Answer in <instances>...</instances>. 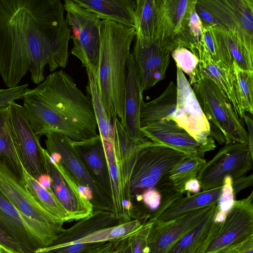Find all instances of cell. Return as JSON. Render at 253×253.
Wrapping results in <instances>:
<instances>
[{
    "instance_id": "22",
    "label": "cell",
    "mask_w": 253,
    "mask_h": 253,
    "mask_svg": "<svg viewBox=\"0 0 253 253\" xmlns=\"http://www.w3.org/2000/svg\"><path fill=\"white\" fill-rule=\"evenodd\" d=\"M136 67L130 52L126 62L124 129L129 138L135 143L142 141L140 126V110L143 101Z\"/></svg>"
},
{
    "instance_id": "4",
    "label": "cell",
    "mask_w": 253,
    "mask_h": 253,
    "mask_svg": "<svg viewBox=\"0 0 253 253\" xmlns=\"http://www.w3.org/2000/svg\"><path fill=\"white\" fill-rule=\"evenodd\" d=\"M200 106L211 126V133L222 135L225 143L249 144L244 122L237 116L223 92L211 80L201 78L190 84Z\"/></svg>"
},
{
    "instance_id": "11",
    "label": "cell",
    "mask_w": 253,
    "mask_h": 253,
    "mask_svg": "<svg viewBox=\"0 0 253 253\" xmlns=\"http://www.w3.org/2000/svg\"><path fill=\"white\" fill-rule=\"evenodd\" d=\"M42 156L45 173L50 179V190L73 220L91 215L92 205L81 192L72 177L59 162L53 161L46 149Z\"/></svg>"
},
{
    "instance_id": "10",
    "label": "cell",
    "mask_w": 253,
    "mask_h": 253,
    "mask_svg": "<svg viewBox=\"0 0 253 253\" xmlns=\"http://www.w3.org/2000/svg\"><path fill=\"white\" fill-rule=\"evenodd\" d=\"M8 107L11 133L19 160L28 173L37 179L45 173L40 137L32 130L23 106L12 101Z\"/></svg>"
},
{
    "instance_id": "13",
    "label": "cell",
    "mask_w": 253,
    "mask_h": 253,
    "mask_svg": "<svg viewBox=\"0 0 253 253\" xmlns=\"http://www.w3.org/2000/svg\"><path fill=\"white\" fill-rule=\"evenodd\" d=\"M176 107L173 120L200 143L212 139L211 126L192 87L180 69L176 68Z\"/></svg>"
},
{
    "instance_id": "25",
    "label": "cell",
    "mask_w": 253,
    "mask_h": 253,
    "mask_svg": "<svg viewBox=\"0 0 253 253\" xmlns=\"http://www.w3.org/2000/svg\"><path fill=\"white\" fill-rule=\"evenodd\" d=\"M74 144L93 179L103 192L111 200L107 162L102 139L99 134L83 141H74Z\"/></svg>"
},
{
    "instance_id": "18",
    "label": "cell",
    "mask_w": 253,
    "mask_h": 253,
    "mask_svg": "<svg viewBox=\"0 0 253 253\" xmlns=\"http://www.w3.org/2000/svg\"><path fill=\"white\" fill-rule=\"evenodd\" d=\"M141 131L144 138L154 143L202 158L207 152L216 147L213 139L205 143L199 142L172 120L152 123L141 127Z\"/></svg>"
},
{
    "instance_id": "49",
    "label": "cell",
    "mask_w": 253,
    "mask_h": 253,
    "mask_svg": "<svg viewBox=\"0 0 253 253\" xmlns=\"http://www.w3.org/2000/svg\"><path fill=\"white\" fill-rule=\"evenodd\" d=\"M201 189L200 184L196 178H193L187 182L185 186V193L190 195L191 193L196 194L200 192Z\"/></svg>"
},
{
    "instance_id": "14",
    "label": "cell",
    "mask_w": 253,
    "mask_h": 253,
    "mask_svg": "<svg viewBox=\"0 0 253 253\" xmlns=\"http://www.w3.org/2000/svg\"><path fill=\"white\" fill-rule=\"evenodd\" d=\"M216 206L198 209L168 221L153 222L145 253H167L186 233L213 211Z\"/></svg>"
},
{
    "instance_id": "45",
    "label": "cell",
    "mask_w": 253,
    "mask_h": 253,
    "mask_svg": "<svg viewBox=\"0 0 253 253\" xmlns=\"http://www.w3.org/2000/svg\"><path fill=\"white\" fill-rule=\"evenodd\" d=\"M203 42L212 60L214 62L218 61L215 42L211 28L207 29L204 28Z\"/></svg>"
},
{
    "instance_id": "23",
    "label": "cell",
    "mask_w": 253,
    "mask_h": 253,
    "mask_svg": "<svg viewBox=\"0 0 253 253\" xmlns=\"http://www.w3.org/2000/svg\"><path fill=\"white\" fill-rule=\"evenodd\" d=\"M218 59L228 69L234 71V64L240 68L253 71V51L232 31L211 28Z\"/></svg>"
},
{
    "instance_id": "5",
    "label": "cell",
    "mask_w": 253,
    "mask_h": 253,
    "mask_svg": "<svg viewBox=\"0 0 253 253\" xmlns=\"http://www.w3.org/2000/svg\"><path fill=\"white\" fill-rule=\"evenodd\" d=\"M46 150L51 159L66 169L81 193L91 203L94 210L113 212L111 199L101 190L80 157L74 141L50 132L45 135Z\"/></svg>"
},
{
    "instance_id": "19",
    "label": "cell",
    "mask_w": 253,
    "mask_h": 253,
    "mask_svg": "<svg viewBox=\"0 0 253 253\" xmlns=\"http://www.w3.org/2000/svg\"><path fill=\"white\" fill-rule=\"evenodd\" d=\"M102 142L110 178L113 212L118 224L126 223L131 220L132 194L125 182L119 148L114 135Z\"/></svg>"
},
{
    "instance_id": "31",
    "label": "cell",
    "mask_w": 253,
    "mask_h": 253,
    "mask_svg": "<svg viewBox=\"0 0 253 253\" xmlns=\"http://www.w3.org/2000/svg\"><path fill=\"white\" fill-rule=\"evenodd\" d=\"M222 189V186L177 199L171 204L156 220L168 221L193 210L216 205L220 197Z\"/></svg>"
},
{
    "instance_id": "29",
    "label": "cell",
    "mask_w": 253,
    "mask_h": 253,
    "mask_svg": "<svg viewBox=\"0 0 253 253\" xmlns=\"http://www.w3.org/2000/svg\"><path fill=\"white\" fill-rule=\"evenodd\" d=\"M159 6V0H135V41L142 46L155 42Z\"/></svg>"
},
{
    "instance_id": "47",
    "label": "cell",
    "mask_w": 253,
    "mask_h": 253,
    "mask_svg": "<svg viewBox=\"0 0 253 253\" xmlns=\"http://www.w3.org/2000/svg\"><path fill=\"white\" fill-rule=\"evenodd\" d=\"M253 184V174L251 173L248 176H242L235 180L232 181V187L235 196L240 191L252 186Z\"/></svg>"
},
{
    "instance_id": "36",
    "label": "cell",
    "mask_w": 253,
    "mask_h": 253,
    "mask_svg": "<svg viewBox=\"0 0 253 253\" xmlns=\"http://www.w3.org/2000/svg\"><path fill=\"white\" fill-rule=\"evenodd\" d=\"M142 224L139 220L134 219L126 223L96 231L81 239L76 244H98L126 239L137 232Z\"/></svg>"
},
{
    "instance_id": "50",
    "label": "cell",
    "mask_w": 253,
    "mask_h": 253,
    "mask_svg": "<svg viewBox=\"0 0 253 253\" xmlns=\"http://www.w3.org/2000/svg\"><path fill=\"white\" fill-rule=\"evenodd\" d=\"M37 180L42 187L50 190V179L47 174H43Z\"/></svg>"
},
{
    "instance_id": "17",
    "label": "cell",
    "mask_w": 253,
    "mask_h": 253,
    "mask_svg": "<svg viewBox=\"0 0 253 253\" xmlns=\"http://www.w3.org/2000/svg\"><path fill=\"white\" fill-rule=\"evenodd\" d=\"M0 190L20 212L39 221L63 229L64 221L43 209L28 191L22 181L0 159Z\"/></svg>"
},
{
    "instance_id": "48",
    "label": "cell",
    "mask_w": 253,
    "mask_h": 253,
    "mask_svg": "<svg viewBox=\"0 0 253 253\" xmlns=\"http://www.w3.org/2000/svg\"><path fill=\"white\" fill-rule=\"evenodd\" d=\"M243 121L246 123L248 130L249 138L248 146L251 153L253 155V122L252 118L248 114L245 113L243 118Z\"/></svg>"
},
{
    "instance_id": "28",
    "label": "cell",
    "mask_w": 253,
    "mask_h": 253,
    "mask_svg": "<svg viewBox=\"0 0 253 253\" xmlns=\"http://www.w3.org/2000/svg\"><path fill=\"white\" fill-rule=\"evenodd\" d=\"M215 210L186 233L167 253H205L221 223L214 221Z\"/></svg>"
},
{
    "instance_id": "6",
    "label": "cell",
    "mask_w": 253,
    "mask_h": 253,
    "mask_svg": "<svg viewBox=\"0 0 253 253\" xmlns=\"http://www.w3.org/2000/svg\"><path fill=\"white\" fill-rule=\"evenodd\" d=\"M0 229L26 253L50 245L64 229L35 220L18 211L0 190Z\"/></svg>"
},
{
    "instance_id": "53",
    "label": "cell",
    "mask_w": 253,
    "mask_h": 253,
    "mask_svg": "<svg viewBox=\"0 0 253 253\" xmlns=\"http://www.w3.org/2000/svg\"><path fill=\"white\" fill-rule=\"evenodd\" d=\"M5 89H0V93L3 92V91H4Z\"/></svg>"
},
{
    "instance_id": "20",
    "label": "cell",
    "mask_w": 253,
    "mask_h": 253,
    "mask_svg": "<svg viewBox=\"0 0 253 253\" xmlns=\"http://www.w3.org/2000/svg\"><path fill=\"white\" fill-rule=\"evenodd\" d=\"M199 63L195 69L190 84L195 80L207 78L212 80L223 92L237 116L243 121V109L237 82L232 71L218 61L214 62L206 48L197 57Z\"/></svg>"
},
{
    "instance_id": "8",
    "label": "cell",
    "mask_w": 253,
    "mask_h": 253,
    "mask_svg": "<svg viewBox=\"0 0 253 253\" xmlns=\"http://www.w3.org/2000/svg\"><path fill=\"white\" fill-rule=\"evenodd\" d=\"M63 5L73 42L71 53L81 61L83 67L95 74L99 64L101 20L74 0H65Z\"/></svg>"
},
{
    "instance_id": "32",
    "label": "cell",
    "mask_w": 253,
    "mask_h": 253,
    "mask_svg": "<svg viewBox=\"0 0 253 253\" xmlns=\"http://www.w3.org/2000/svg\"><path fill=\"white\" fill-rule=\"evenodd\" d=\"M0 159L22 181L23 168L11 133L8 104L0 107Z\"/></svg>"
},
{
    "instance_id": "46",
    "label": "cell",
    "mask_w": 253,
    "mask_h": 253,
    "mask_svg": "<svg viewBox=\"0 0 253 253\" xmlns=\"http://www.w3.org/2000/svg\"><path fill=\"white\" fill-rule=\"evenodd\" d=\"M0 247L9 253H26L18 245L8 238L0 229Z\"/></svg>"
},
{
    "instance_id": "7",
    "label": "cell",
    "mask_w": 253,
    "mask_h": 253,
    "mask_svg": "<svg viewBox=\"0 0 253 253\" xmlns=\"http://www.w3.org/2000/svg\"><path fill=\"white\" fill-rule=\"evenodd\" d=\"M188 154L144 138L139 142L131 169L129 187L133 191L155 188L161 178Z\"/></svg>"
},
{
    "instance_id": "33",
    "label": "cell",
    "mask_w": 253,
    "mask_h": 253,
    "mask_svg": "<svg viewBox=\"0 0 253 253\" xmlns=\"http://www.w3.org/2000/svg\"><path fill=\"white\" fill-rule=\"evenodd\" d=\"M22 182L39 205L52 215L65 222L72 220L52 192L42 187L23 168Z\"/></svg>"
},
{
    "instance_id": "30",
    "label": "cell",
    "mask_w": 253,
    "mask_h": 253,
    "mask_svg": "<svg viewBox=\"0 0 253 253\" xmlns=\"http://www.w3.org/2000/svg\"><path fill=\"white\" fill-rule=\"evenodd\" d=\"M177 89L170 82L164 92L156 98L142 101L140 110V126L163 120H173L176 107Z\"/></svg>"
},
{
    "instance_id": "34",
    "label": "cell",
    "mask_w": 253,
    "mask_h": 253,
    "mask_svg": "<svg viewBox=\"0 0 253 253\" xmlns=\"http://www.w3.org/2000/svg\"><path fill=\"white\" fill-rule=\"evenodd\" d=\"M85 69L87 76L86 93L93 106L98 133L102 140H108L114 136L113 123L109 117L101 97L95 74L89 69Z\"/></svg>"
},
{
    "instance_id": "26",
    "label": "cell",
    "mask_w": 253,
    "mask_h": 253,
    "mask_svg": "<svg viewBox=\"0 0 253 253\" xmlns=\"http://www.w3.org/2000/svg\"><path fill=\"white\" fill-rule=\"evenodd\" d=\"M117 224L118 222L113 212L94 210L91 215L80 219L70 228L63 229L48 247L72 245L96 231Z\"/></svg>"
},
{
    "instance_id": "40",
    "label": "cell",
    "mask_w": 253,
    "mask_h": 253,
    "mask_svg": "<svg viewBox=\"0 0 253 253\" xmlns=\"http://www.w3.org/2000/svg\"><path fill=\"white\" fill-rule=\"evenodd\" d=\"M153 224L148 221L143 223L139 229L128 237L132 253H145L147 247L148 236Z\"/></svg>"
},
{
    "instance_id": "52",
    "label": "cell",
    "mask_w": 253,
    "mask_h": 253,
    "mask_svg": "<svg viewBox=\"0 0 253 253\" xmlns=\"http://www.w3.org/2000/svg\"><path fill=\"white\" fill-rule=\"evenodd\" d=\"M0 253H9L5 250L0 247Z\"/></svg>"
},
{
    "instance_id": "12",
    "label": "cell",
    "mask_w": 253,
    "mask_h": 253,
    "mask_svg": "<svg viewBox=\"0 0 253 253\" xmlns=\"http://www.w3.org/2000/svg\"><path fill=\"white\" fill-rule=\"evenodd\" d=\"M197 0H159L155 42L170 52L184 47V36Z\"/></svg>"
},
{
    "instance_id": "27",
    "label": "cell",
    "mask_w": 253,
    "mask_h": 253,
    "mask_svg": "<svg viewBox=\"0 0 253 253\" xmlns=\"http://www.w3.org/2000/svg\"><path fill=\"white\" fill-rule=\"evenodd\" d=\"M80 6L96 14L101 20H108L134 27L135 0H74Z\"/></svg>"
},
{
    "instance_id": "43",
    "label": "cell",
    "mask_w": 253,
    "mask_h": 253,
    "mask_svg": "<svg viewBox=\"0 0 253 253\" xmlns=\"http://www.w3.org/2000/svg\"><path fill=\"white\" fill-rule=\"evenodd\" d=\"M127 238L99 243L81 253H117Z\"/></svg>"
},
{
    "instance_id": "16",
    "label": "cell",
    "mask_w": 253,
    "mask_h": 253,
    "mask_svg": "<svg viewBox=\"0 0 253 253\" xmlns=\"http://www.w3.org/2000/svg\"><path fill=\"white\" fill-rule=\"evenodd\" d=\"M253 236V191L246 198L235 200L233 206L220 223L205 253L220 250Z\"/></svg>"
},
{
    "instance_id": "3",
    "label": "cell",
    "mask_w": 253,
    "mask_h": 253,
    "mask_svg": "<svg viewBox=\"0 0 253 253\" xmlns=\"http://www.w3.org/2000/svg\"><path fill=\"white\" fill-rule=\"evenodd\" d=\"M99 64L95 74L101 97L109 118L123 125L126 62L135 37L134 28L108 20L99 26Z\"/></svg>"
},
{
    "instance_id": "44",
    "label": "cell",
    "mask_w": 253,
    "mask_h": 253,
    "mask_svg": "<svg viewBox=\"0 0 253 253\" xmlns=\"http://www.w3.org/2000/svg\"><path fill=\"white\" fill-rule=\"evenodd\" d=\"M215 253H253V236L226 246Z\"/></svg>"
},
{
    "instance_id": "9",
    "label": "cell",
    "mask_w": 253,
    "mask_h": 253,
    "mask_svg": "<svg viewBox=\"0 0 253 253\" xmlns=\"http://www.w3.org/2000/svg\"><path fill=\"white\" fill-rule=\"evenodd\" d=\"M253 160L248 144L236 142L225 143L206 163L196 178L202 191L215 189L222 186L227 176L233 181L245 175L252 168Z\"/></svg>"
},
{
    "instance_id": "15",
    "label": "cell",
    "mask_w": 253,
    "mask_h": 253,
    "mask_svg": "<svg viewBox=\"0 0 253 253\" xmlns=\"http://www.w3.org/2000/svg\"><path fill=\"white\" fill-rule=\"evenodd\" d=\"M253 51V0H197Z\"/></svg>"
},
{
    "instance_id": "37",
    "label": "cell",
    "mask_w": 253,
    "mask_h": 253,
    "mask_svg": "<svg viewBox=\"0 0 253 253\" xmlns=\"http://www.w3.org/2000/svg\"><path fill=\"white\" fill-rule=\"evenodd\" d=\"M234 72L237 82L243 109L253 114V71L240 68L234 64Z\"/></svg>"
},
{
    "instance_id": "21",
    "label": "cell",
    "mask_w": 253,
    "mask_h": 253,
    "mask_svg": "<svg viewBox=\"0 0 253 253\" xmlns=\"http://www.w3.org/2000/svg\"><path fill=\"white\" fill-rule=\"evenodd\" d=\"M136 67L142 92L163 80L170 61L171 53L156 42L145 46L136 41L131 52Z\"/></svg>"
},
{
    "instance_id": "2",
    "label": "cell",
    "mask_w": 253,
    "mask_h": 253,
    "mask_svg": "<svg viewBox=\"0 0 253 253\" xmlns=\"http://www.w3.org/2000/svg\"><path fill=\"white\" fill-rule=\"evenodd\" d=\"M22 99L31 127L39 137L53 132L80 142L98 135L90 98L62 69L34 88H27Z\"/></svg>"
},
{
    "instance_id": "35",
    "label": "cell",
    "mask_w": 253,
    "mask_h": 253,
    "mask_svg": "<svg viewBox=\"0 0 253 253\" xmlns=\"http://www.w3.org/2000/svg\"><path fill=\"white\" fill-rule=\"evenodd\" d=\"M114 136L120 153L125 183L129 187V179L132 167L139 146L128 136L120 121L117 118L113 122Z\"/></svg>"
},
{
    "instance_id": "42",
    "label": "cell",
    "mask_w": 253,
    "mask_h": 253,
    "mask_svg": "<svg viewBox=\"0 0 253 253\" xmlns=\"http://www.w3.org/2000/svg\"><path fill=\"white\" fill-rule=\"evenodd\" d=\"M28 86V84H24L5 89L4 91L0 93V107L7 105L15 100L22 99Z\"/></svg>"
},
{
    "instance_id": "41",
    "label": "cell",
    "mask_w": 253,
    "mask_h": 253,
    "mask_svg": "<svg viewBox=\"0 0 253 253\" xmlns=\"http://www.w3.org/2000/svg\"><path fill=\"white\" fill-rule=\"evenodd\" d=\"M195 10L204 28L216 27L222 29H226L217 19L198 2V0L195 5Z\"/></svg>"
},
{
    "instance_id": "51",
    "label": "cell",
    "mask_w": 253,
    "mask_h": 253,
    "mask_svg": "<svg viewBox=\"0 0 253 253\" xmlns=\"http://www.w3.org/2000/svg\"><path fill=\"white\" fill-rule=\"evenodd\" d=\"M128 238L126 239L122 247L117 253H132L130 245L128 242Z\"/></svg>"
},
{
    "instance_id": "39",
    "label": "cell",
    "mask_w": 253,
    "mask_h": 253,
    "mask_svg": "<svg viewBox=\"0 0 253 253\" xmlns=\"http://www.w3.org/2000/svg\"><path fill=\"white\" fill-rule=\"evenodd\" d=\"M171 55L174 60L177 67L192 78L194 72L198 63L197 57L189 49L179 47L171 51Z\"/></svg>"
},
{
    "instance_id": "38",
    "label": "cell",
    "mask_w": 253,
    "mask_h": 253,
    "mask_svg": "<svg viewBox=\"0 0 253 253\" xmlns=\"http://www.w3.org/2000/svg\"><path fill=\"white\" fill-rule=\"evenodd\" d=\"M232 179L227 176L224 179L220 197L217 203V210L214 216L216 223H222L231 209L235 201L232 187Z\"/></svg>"
},
{
    "instance_id": "1",
    "label": "cell",
    "mask_w": 253,
    "mask_h": 253,
    "mask_svg": "<svg viewBox=\"0 0 253 253\" xmlns=\"http://www.w3.org/2000/svg\"><path fill=\"white\" fill-rule=\"evenodd\" d=\"M60 0H0V76L8 88L33 83L69 62L70 28Z\"/></svg>"
},
{
    "instance_id": "24",
    "label": "cell",
    "mask_w": 253,
    "mask_h": 253,
    "mask_svg": "<svg viewBox=\"0 0 253 253\" xmlns=\"http://www.w3.org/2000/svg\"><path fill=\"white\" fill-rule=\"evenodd\" d=\"M206 162L204 158L187 155L161 178L155 188L163 196L176 199L183 197L186 183L196 178Z\"/></svg>"
}]
</instances>
